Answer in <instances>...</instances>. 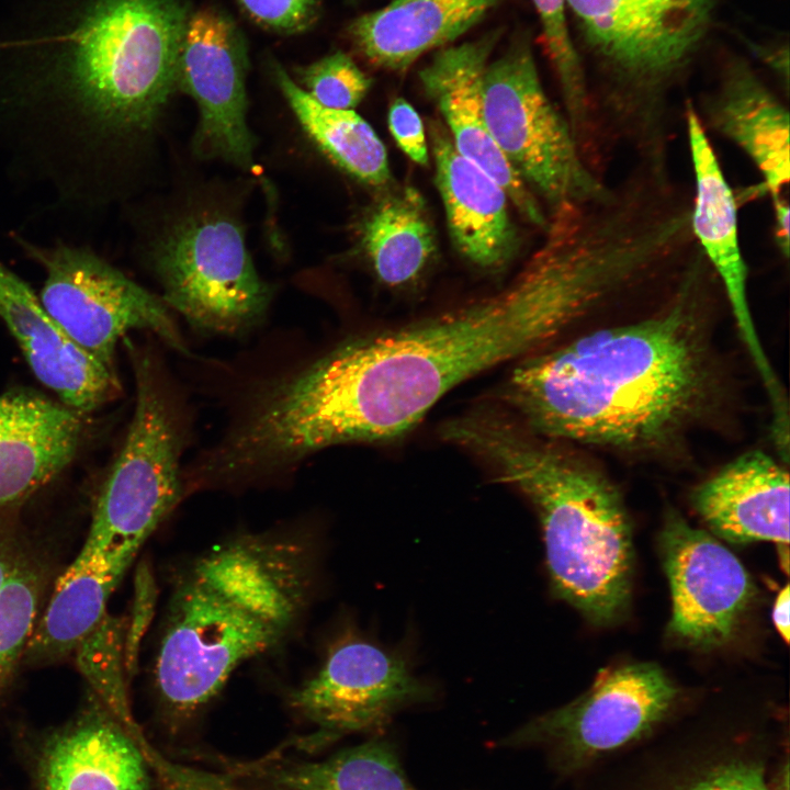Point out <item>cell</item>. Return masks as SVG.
<instances>
[{"instance_id":"8fae6325","label":"cell","mask_w":790,"mask_h":790,"mask_svg":"<svg viewBox=\"0 0 790 790\" xmlns=\"http://www.w3.org/2000/svg\"><path fill=\"white\" fill-rule=\"evenodd\" d=\"M676 696L655 664L607 669L580 697L512 733L508 744L542 746L560 767H578L646 735L667 715Z\"/></svg>"},{"instance_id":"d6986e66","label":"cell","mask_w":790,"mask_h":790,"mask_svg":"<svg viewBox=\"0 0 790 790\" xmlns=\"http://www.w3.org/2000/svg\"><path fill=\"white\" fill-rule=\"evenodd\" d=\"M36 790H148L144 756L133 735L95 697L40 742Z\"/></svg>"},{"instance_id":"d4e9b609","label":"cell","mask_w":790,"mask_h":790,"mask_svg":"<svg viewBox=\"0 0 790 790\" xmlns=\"http://www.w3.org/2000/svg\"><path fill=\"white\" fill-rule=\"evenodd\" d=\"M359 230L374 273L388 286L418 280L437 253L426 201L411 185L384 188L364 214Z\"/></svg>"},{"instance_id":"484cf974","label":"cell","mask_w":790,"mask_h":790,"mask_svg":"<svg viewBox=\"0 0 790 790\" xmlns=\"http://www.w3.org/2000/svg\"><path fill=\"white\" fill-rule=\"evenodd\" d=\"M274 78L289 106L308 137L339 168L376 188L392 181L387 153L372 126L353 110L320 105L285 69L274 66Z\"/></svg>"},{"instance_id":"e0dca14e","label":"cell","mask_w":790,"mask_h":790,"mask_svg":"<svg viewBox=\"0 0 790 790\" xmlns=\"http://www.w3.org/2000/svg\"><path fill=\"white\" fill-rule=\"evenodd\" d=\"M0 318L36 379L64 405L87 415L119 395L114 366L76 345L32 289L1 261Z\"/></svg>"},{"instance_id":"f546056e","label":"cell","mask_w":790,"mask_h":790,"mask_svg":"<svg viewBox=\"0 0 790 790\" xmlns=\"http://www.w3.org/2000/svg\"><path fill=\"white\" fill-rule=\"evenodd\" d=\"M45 585L44 566L26 552L0 589V689L23 657Z\"/></svg>"},{"instance_id":"e575fe53","label":"cell","mask_w":790,"mask_h":790,"mask_svg":"<svg viewBox=\"0 0 790 790\" xmlns=\"http://www.w3.org/2000/svg\"><path fill=\"white\" fill-rule=\"evenodd\" d=\"M388 127L400 150L414 162L427 166L429 145L424 123L415 108L403 98L388 109Z\"/></svg>"},{"instance_id":"6da1fadb","label":"cell","mask_w":790,"mask_h":790,"mask_svg":"<svg viewBox=\"0 0 790 790\" xmlns=\"http://www.w3.org/2000/svg\"><path fill=\"white\" fill-rule=\"evenodd\" d=\"M612 294L596 250L569 230L550 228L503 291L352 338L268 386L246 417L247 447L273 470L330 445L399 437L449 391L544 347L607 307Z\"/></svg>"},{"instance_id":"30bf717a","label":"cell","mask_w":790,"mask_h":790,"mask_svg":"<svg viewBox=\"0 0 790 790\" xmlns=\"http://www.w3.org/2000/svg\"><path fill=\"white\" fill-rule=\"evenodd\" d=\"M45 271L40 300L70 339L114 366L117 342L131 330H148L189 353L167 304L86 247H40L20 241Z\"/></svg>"},{"instance_id":"52a82bcc","label":"cell","mask_w":790,"mask_h":790,"mask_svg":"<svg viewBox=\"0 0 790 790\" xmlns=\"http://www.w3.org/2000/svg\"><path fill=\"white\" fill-rule=\"evenodd\" d=\"M135 409L124 442L97 496L81 552L138 550L181 493L184 432L154 360L133 352Z\"/></svg>"},{"instance_id":"7402d4cb","label":"cell","mask_w":790,"mask_h":790,"mask_svg":"<svg viewBox=\"0 0 790 790\" xmlns=\"http://www.w3.org/2000/svg\"><path fill=\"white\" fill-rule=\"evenodd\" d=\"M760 450L722 466L692 494V504L711 531L735 544L789 543V473Z\"/></svg>"},{"instance_id":"4dcf8cb0","label":"cell","mask_w":790,"mask_h":790,"mask_svg":"<svg viewBox=\"0 0 790 790\" xmlns=\"http://www.w3.org/2000/svg\"><path fill=\"white\" fill-rule=\"evenodd\" d=\"M664 790H772L761 756L733 748L700 760Z\"/></svg>"},{"instance_id":"4fadbf2b","label":"cell","mask_w":790,"mask_h":790,"mask_svg":"<svg viewBox=\"0 0 790 790\" xmlns=\"http://www.w3.org/2000/svg\"><path fill=\"white\" fill-rule=\"evenodd\" d=\"M247 65L244 37L229 16L213 8L190 14L179 52L177 86L199 109L194 149L204 158L252 170Z\"/></svg>"},{"instance_id":"3957f363","label":"cell","mask_w":790,"mask_h":790,"mask_svg":"<svg viewBox=\"0 0 790 790\" xmlns=\"http://www.w3.org/2000/svg\"><path fill=\"white\" fill-rule=\"evenodd\" d=\"M0 79V136L56 188L97 202L109 163L150 132L178 89L190 16L180 0H80Z\"/></svg>"},{"instance_id":"f1b7e54d","label":"cell","mask_w":790,"mask_h":790,"mask_svg":"<svg viewBox=\"0 0 790 790\" xmlns=\"http://www.w3.org/2000/svg\"><path fill=\"white\" fill-rule=\"evenodd\" d=\"M123 622L106 613L75 650L78 669L95 697L133 735L135 723L128 707L125 686Z\"/></svg>"},{"instance_id":"d6a6232c","label":"cell","mask_w":790,"mask_h":790,"mask_svg":"<svg viewBox=\"0 0 790 790\" xmlns=\"http://www.w3.org/2000/svg\"><path fill=\"white\" fill-rule=\"evenodd\" d=\"M157 600V586L147 562L139 564L134 577V594L129 620L124 629V664L127 676L137 669L140 643L150 624Z\"/></svg>"},{"instance_id":"9c48e42d","label":"cell","mask_w":790,"mask_h":790,"mask_svg":"<svg viewBox=\"0 0 790 790\" xmlns=\"http://www.w3.org/2000/svg\"><path fill=\"white\" fill-rule=\"evenodd\" d=\"M149 262L162 301L201 331H245L262 319L272 298L240 225L219 212L190 214L173 224L154 242Z\"/></svg>"},{"instance_id":"5bb4252c","label":"cell","mask_w":790,"mask_h":790,"mask_svg":"<svg viewBox=\"0 0 790 790\" xmlns=\"http://www.w3.org/2000/svg\"><path fill=\"white\" fill-rule=\"evenodd\" d=\"M682 117L693 174L690 228L695 242L719 280L738 335L766 391L771 411L781 413L787 408L788 400L753 319L748 267L740 240L734 192L691 99L685 100Z\"/></svg>"},{"instance_id":"44dd1931","label":"cell","mask_w":790,"mask_h":790,"mask_svg":"<svg viewBox=\"0 0 790 790\" xmlns=\"http://www.w3.org/2000/svg\"><path fill=\"white\" fill-rule=\"evenodd\" d=\"M84 415L29 392L0 395V507L15 505L60 474L86 435Z\"/></svg>"},{"instance_id":"8992f818","label":"cell","mask_w":790,"mask_h":790,"mask_svg":"<svg viewBox=\"0 0 790 790\" xmlns=\"http://www.w3.org/2000/svg\"><path fill=\"white\" fill-rule=\"evenodd\" d=\"M603 137L633 154L672 144L674 97L711 33L720 0H565Z\"/></svg>"},{"instance_id":"74e56055","label":"cell","mask_w":790,"mask_h":790,"mask_svg":"<svg viewBox=\"0 0 790 790\" xmlns=\"http://www.w3.org/2000/svg\"><path fill=\"white\" fill-rule=\"evenodd\" d=\"M789 607L790 595L789 586L786 585L778 594L774 605L772 619L774 623L786 642L789 641Z\"/></svg>"},{"instance_id":"7a4b0ae2","label":"cell","mask_w":790,"mask_h":790,"mask_svg":"<svg viewBox=\"0 0 790 790\" xmlns=\"http://www.w3.org/2000/svg\"><path fill=\"white\" fill-rule=\"evenodd\" d=\"M719 290L697 247L658 308L533 354L511 373L504 400L526 428L550 440L666 454L722 403L724 380L708 326Z\"/></svg>"},{"instance_id":"277c9868","label":"cell","mask_w":790,"mask_h":790,"mask_svg":"<svg viewBox=\"0 0 790 790\" xmlns=\"http://www.w3.org/2000/svg\"><path fill=\"white\" fill-rule=\"evenodd\" d=\"M311 551L298 539L245 534L195 557L174 582L154 666L176 713L213 699L245 662L282 641L312 592Z\"/></svg>"},{"instance_id":"9a60e30c","label":"cell","mask_w":790,"mask_h":790,"mask_svg":"<svg viewBox=\"0 0 790 790\" xmlns=\"http://www.w3.org/2000/svg\"><path fill=\"white\" fill-rule=\"evenodd\" d=\"M659 548L672 594L669 631L699 647L727 642L755 595L740 560L675 511L667 514Z\"/></svg>"},{"instance_id":"603a6c76","label":"cell","mask_w":790,"mask_h":790,"mask_svg":"<svg viewBox=\"0 0 790 790\" xmlns=\"http://www.w3.org/2000/svg\"><path fill=\"white\" fill-rule=\"evenodd\" d=\"M500 0H394L357 18L349 34L373 66L404 71L478 23Z\"/></svg>"},{"instance_id":"ba28073f","label":"cell","mask_w":790,"mask_h":790,"mask_svg":"<svg viewBox=\"0 0 790 790\" xmlns=\"http://www.w3.org/2000/svg\"><path fill=\"white\" fill-rule=\"evenodd\" d=\"M488 128L522 181L557 208L601 196L609 188L584 159L564 114L553 105L527 44L488 63L483 79Z\"/></svg>"},{"instance_id":"2e32d148","label":"cell","mask_w":790,"mask_h":790,"mask_svg":"<svg viewBox=\"0 0 790 790\" xmlns=\"http://www.w3.org/2000/svg\"><path fill=\"white\" fill-rule=\"evenodd\" d=\"M497 37L443 47L419 78L456 151L494 178L526 221L545 229L548 213L504 156L485 120L483 79Z\"/></svg>"},{"instance_id":"d590c367","label":"cell","mask_w":790,"mask_h":790,"mask_svg":"<svg viewBox=\"0 0 790 790\" xmlns=\"http://www.w3.org/2000/svg\"><path fill=\"white\" fill-rule=\"evenodd\" d=\"M772 205V234L774 242L779 255L787 262L790 252L789 202L786 194L770 198Z\"/></svg>"},{"instance_id":"4316f807","label":"cell","mask_w":790,"mask_h":790,"mask_svg":"<svg viewBox=\"0 0 790 790\" xmlns=\"http://www.w3.org/2000/svg\"><path fill=\"white\" fill-rule=\"evenodd\" d=\"M258 772L266 790H418L379 736L324 760L266 763Z\"/></svg>"},{"instance_id":"ac0fdd59","label":"cell","mask_w":790,"mask_h":790,"mask_svg":"<svg viewBox=\"0 0 790 790\" xmlns=\"http://www.w3.org/2000/svg\"><path fill=\"white\" fill-rule=\"evenodd\" d=\"M691 102L707 133L731 142L751 160L770 198L785 193L790 178L788 106L746 59L725 58L712 86Z\"/></svg>"},{"instance_id":"ffe728a7","label":"cell","mask_w":790,"mask_h":790,"mask_svg":"<svg viewBox=\"0 0 790 790\" xmlns=\"http://www.w3.org/2000/svg\"><path fill=\"white\" fill-rule=\"evenodd\" d=\"M428 132L436 184L455 248L478 268L505 266L519 247L505 190L456 151L441 121L431 120Z\"/></svg>"},{"instance_id":"8d00e7d4","label":"cell","mask_w":790,"mask_h":790,"mask_svg":"<svg viewBox=\"0 0 790 790\" xmlns=\"http://www.w3.org/2000/svg\"><path fill=\"white\" fill-rule=\"evenodd\" d=\"M25 554L19 537L0 527V589Z\"/></svg>"},{"instance_id":"1f68e13d","label":"cell","mask_w":790,"mask_h":790,"mask_svg":"<svg viewBox=\"0 0 790 790\" xmlns=\"http://www.w3.org/2000/svg\"><path fill=\"white\" fill-rule=\"evenodd\" d=\"M300 75L311 98L330 109L353 110L371 87V79L342 52L302 68Z\"/></svg>"},{"instance_id":"7c38bea8","label":"cell","mask_w":790,"mask_h":790,"mask_svg":"<svg viewBox=\"0 0 790 790\" xmlns=\"http://www.w3.org/2000/svg\"><path fill=\"white\" fill-rule=\"evenodd\" d=\"M430 696L400 657L351 635L331 646L290 703L317 726L303 745L316 749L347 734L377 733L398 711Z\"/></svg>"},{"instance_id":"cb8c5ba5","label":"cell","mask_w":790,"mask_h":790,"mask_svg":"<svg viewBox=\"0 0 790 790\" xmlns=\"http://www.w3.org/2000/svg\"><path fill=\"white\" fill-rule=\"evenodd\" d=\"M138 551L128 548L77 554L58 577L23 657L48 664L74 653L106 614L108 601Z\"/></svg>"},{"instance_id":"5b68a950","label":"cell","mask_w":790,"mask_h":790,"mask_svg":"<svg viewBox=\"0 0 790 790\" xmlns=\"http://www.w3.org/2000/svg\"><path fill=\"white\" fill-rule=\"evenodd\" d=\"M442 439L483 459L537 510L556 594L596 624L627 610L633 545L622 497L587 459L492 410L458 416Z\"/></svg>"},{"instance_id":"83f0119b","label":"cell","mask_w":790,"mask_h":790,"mask_svg":"<svg viewBox=\"0 0 790 790\" xmlns=\"http://www.w3.org/2000/svg\"><path fill=\"white\" fill-rule=\"evenodd\" d=\"M541 22L544 53L553 68L565 117L577 144L594 145L597 126L587 79L574 45L565 0H532Z\"/></svg>"},{"instance_id":"836d02e7","label":"cell","mask_w":790,"mask_h":790,"mask_svg":"<svg viewBox=\"0 0 790 790\" xmlns=\"http://www.w3.org/2000/svg\"><path fill=\"white\" fill-rule=\"evenodd\" d=\"M247 14L272 31L293 34L312 26L319 14V0H238Z\"/></svg>"}]
</instances>
